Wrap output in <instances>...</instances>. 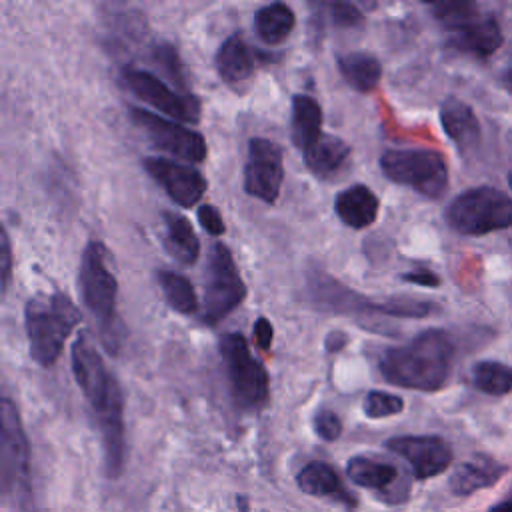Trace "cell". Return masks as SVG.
I'll use <instances>...</instances> for the list:
<instances>
[{
    "mask_svg": "<svg viewBox=\"0 0 512 512\" xmlns=\"http://www.w3.org/2000/svg\"><path fill=\"white\" fill-rule=\"evenodd\" d=\"M502 30L492 14H482L480 8L448 30V44L464 54L478 58L492 56L502 46Z\"/></svg>",
    "mask_w": 512,
    "mask_h": 512,
    "instance_id": "cell-15",
    "label": "cell"
},
{
    "mask_svg": "<svg viewBox=\"0 0 512 512\" xmlns=\"http://www.w3.org/2000/svg\"><path fill=\"white\" fill-rule=\"evenodd\" d=\"M252 332H254V342H256V346H258L260 350H264V352L270 350L272 338H274V328H272V324L268 322V318L260 316V318L254 322Z\"/></svg>",
    "mask_w": 512,
    "mask_h": 512,
    "instance_id": "cell-35",
    "label": "cell"
},
{
    "mask_svg": "<svg viewBox=\"0 0 512 512\" xmlns=\"http://www.w3.org/2000/svg\"><path fill=\"white\" fill-rule=\"evenodd\" d=\"M504 474V466L486 456H476L456 466L450 476V488L458 496H468L480 488L494 484Z\"/></svg>",
    "mask_w": 512,
    "mask_h": 512,
    "instance_id": "cell-21",
    "label": "cell"
},
{
    "mask_svg": "<svg viewBox=\"0 0 512 512\" xmlns=\"http://www.w3.org/2000/svg\"><path fill=\"white\" fill-rule=\"evenodd\" d=\"M384 176L400 186L436 200L448 188V166L440 152L430 148H392L380 156Z\"/></svg>",
    "mask_w": 512,
    "mask_h": 512,
    "instance_id": "cell-7",
    "label": "cell"
},
{
    "mask_svg": "<svg viewBox=\"0 0 512 512\" xmlns=\"http://www.w3.org/2000/svg\"><path fill=\"white\" fill-rule=\"evenodd\" d=\"M334 210L342 224L354 230H362L376 222L380 202L368 186L354 184L338 192L334 198Z\"/></svg>",
    "mask_w": 512,
    "mask_h": 512,
    "instance_id": "cell-19",
    "label": "cell"
},
{
    "mask_svg": "<svg viewBox=\"0 0 512 512\" xmlns=\"http://www.w3.org/2000/svg\"><path fill=\"white\" fill-rule=\"evenodd\" d=\"M130 116L144 130V134L156 148L176 158H182L190 164L202 162L206 158L208 146L200 132L186 128L178 120H168L144 108H132Z\"/></svg>",
    "mask_w": 512,
    "mask_h": 512,
    "instance_id": "cell-10",
    "label": "cell"
},
{
    "mask_svg": "<svg viewBox=\"0 0 512 512\" xmlns=\"http://www.w3.org/2000/svg\"><path fill=\"white\" fill-rule=\"evenodd\" d=\"M472 382L484 394L504 396L512 392V368L496 360L476 362L472 366Z\"/></svg>",
    "mask_w": 512,
    "mask_h": 512,
    "instance_id": "cell-28",
    "label": "cell"
},
{
    "mask_svg": "<svg viewBox=\"0 0 512 512\" xmlns=\"http://www.w3.org/2000/svg\"><path fill=\"white\" fill-rule=\"evenodd\" d=\"M220 356L234 400L246 410L262 408L270 396V378L264 366L252 356L246 338L238 332L226 334L220 340Z\"/></svg>",
    "mask_w": 512,
    "mask_h": 512,
    "instance_id": "cell-8",
    "label": "cell"
},
{
    "mask_svg": "<svg viewBox=\"0 0 512 512\" xmlns=\"http://www.w3.org/2000/svg\"><path fill=\"white\" fill-rule=\"evenodd\" d=\"M156 60L158 64L174 78V82H178L180 88H184V76H182V66L178 60L176 50L170 44H160L156 46Z\"/></svg>",
    "mask_w": 512,
    "mask_h": 512,
    "instance_id": "cell-33",
    "label": "cell"
},
{
    "mask_svg": "<svg viewBox=\"0 0 512 512\" xmlns=\"http://www.w3.org/2000/svg\"><path fill=\"white\" fill-rule=\"evenodd\" d=\"M338 70L346 84L356 92H370L382 76V64L368 52H348L338 56Z\"/></svg>",
    "mask_w": 512,
    "mask_h": 512,
    "instance_id": "cell-24",
    "label": "cell"
},
{
    "mask_svg": "<svg viewBox=\"0 0 512 512\" xmlns=\"http://www.w3.org/2000/svg\"><path fill=\"white\" fill-rule=\"evenodd\" d=\"M158 284L162 288V294L168 302V306L180 314H192L198 308V298L194 292V286L188 278L176 272L162 270L158 272Z\"/></svg>",
    "mask_w": 512,
    "mask_h": 512,
    "instance_id": "cell-27",
    "label": "cell"
},
{
    "mask_svg": "<svg viewBox=\"0 0 512 512\" xmlns=\"http://www.w3.org/2000/svg\"><path fill=\"white\" fill-rule=\"evenodd\" d=\"M328 8H330L332 22H334L336 26L350 28V26H358V24L364 20V14L360 12V8H358L356 4H350V2H332Z\"/></svg>",
    "mask_w": 512,
    "mask_h": 512,
    "instance_id": "cell-32",
    "label": "cell"
},
{
    "mask_svg": "<svg viewBox=\"0 0 512 512\" xmlns=\"http://www.w3.org/2000/svg\"><path fill=\"white\" fill-rule=\"evenodd\" d=\"M296 482H298V488L304 494H308V496H316V498H342V500L350 502V498L344 492V486L340 482V476L326 462H320V460L308 462L298 472Z\"/></svg>",
    "mask_w": 512,
    "mask_h": 512,
    "instance_id": "cell-25",
    "label": "cell"
},
{
    "mask_svg": "<svg viewBox=\"0 0 512 512\" xmlns=\"http://www.w3.org/2000/svg\"><path fill=\"white\" fill-rule=\"evenodd\" d=\"M434 18L446 28H454L456 24H460L466 16H470L472 12L478 10V6L474 2H436L430 6Z\"/></svg>",
    "mask_w": 512,
    "mask_h": 512,
    "instance_id": "cell-30",
    "label": "cell"
},
{
    "mask_svg": "<svg viewBox=\"0 0 512 512\" xmlns=\"http://www.w3.org/2000/svg\"><path fill=\"white\" fill-rule=\"evenodd\" d=\"M402 280L404 282H410V284H420V286H438L440 284V278L432 272V270H412V272H406L402 274Z\"/></svg>",
    "mask_w": 512,
    "mask_h": 512,
    "instance_id": "cell-37",
    "label": "cell"
},
{
    "mask_svg": "<svg viewBox=\"0 0 512 512\" xmlns=\"http://www.w3.org/2000/svg\"><path fill=\"white\" fill-rule=\"evenodd\" d=\"M122 80L130 92H134L142 102L156 108L158 112L176 118L180 122H198L200 104L194 96L182 94L168 86L162 78L148 70L140 68H124Z\"/></svg>",
    "mask_w": 512,
    "mask_h": 512,
    "instance_id": "cell-11",
    "label": "cell"
},
{
    "mask_svg": "<svg viewBox=\"0 0 512 512\" xmlns=\"http://www.w3.org/2000/svg\"><path fill=\"white\" fill-rule=\"evenodd\" d=\"M454 344L444 330L430 328L410 342L386 348L378 360L380 374L394 386L432 392L446 384Z\"/></svg>",
    "mask_w": 512,
    "mask_h": 512,
    "instance_id": "cell-2",
    "label": "cell"
},
{
    "mask_svg": "<svg viewBox=\"0 0 512 512\" xmlns=\"http://www.w3.org/2000/svg\"><path fill=\"white\" fill-rule=\"evenodd\" d=\"M490 512H512V504L510 502H500Z\"/></svg>",
    "mask_w": 512,
    "mask_h": 512,
    "instance_id": "cell-38",
    "label": "cell"
},
{
    "mask_svg": "<svg viewBox=\"0 0 512 512\" xmlns=\"http://www.w3.org/2000/svg\"><path fill=\"white\" fill-rule=\"evenodd\" d=\"M506 80H508V84L512 86V64H510V68H508V74H506Z\"/></svg>",
    "mask_w": 512,
    "mask_h": 512,
    "instance_id": "cell-40",
    "label": "cell"
},
{
    "mask_svg": "<svg viewBox=\"0 0 512 512\" xmlns=\"http://www.w3.org/2000/svg\"><path fill=\"white\" fill-rule=\"evenodd\" d=\"M294 24H296V18H294L292 8L282 2L266 4V6L258 8L254 14L256 34L268 46H276V44L284 42L290 36Z\"/></svg>",
    "mask_w": 512,
    "mask_h": 512,
    "instance_id": "cell-26",
    "label": "cell"
},
{
    "mask_svg": "<svg viewBox=\"0 0 512 512\" xmlns=\"http://www.w3.org/2000/svg\"><path fill=\"white\" fill-rule=\"evenodd\" d=\"M142 166L152 180L162 186L168 198L182 208H192L198 204L208 188L206 178L192 164L150 156L142 160Z\"/></svg>",
    "mask_w": 512,
    "mask_h": 512,
    "instance_id": "cell-13",
    "label": "cell"
},
{
    "mask_svg": "<svg viewBox=\"0 0 512 512\" xmlns=\"http://www.w3.org/2000/svg\"><path fill=\"white\" fill-rule=\"evenodd\" d=\"M198 222L212 236H222L226 230V224H224L218 208L212 204H202L198 208Z\"/></svg>",
    "mask_w": 512,
    "mask_h": 512,
    "instance_id": "cell-34",
    "label": "cell"
},
{
    "mask_svg": "<svg viewBox=\"0 0 512 512\" xmlns=\"http://www.w3.org/2000/svg\"><path fill=\"white\" fill-rule=\"evenodd\" d=\"M10 270H12V250H10V236L6 230H2V294L8 290L10 282Z\"/></svg>",
    "mask_w": 512,
    "mask_h": 512,
    "instance_id": "cell-36",
    "label": "cell"
},
{
    "mask_svg": "<svg viewBox=\"0 0 512 512\" xmlns=\"http://www.w3.org/2000/svg\"><path fill=\"white\" fill-rule=\"evenodd\" d=\"M164 248L172 258H176L182 264L196 262L200 254V242L196 232L192 230V224L188 218L176 212H164Z\"/></svg>",
    "mask_w": 512,
    "mask_h": 512,
    "instance_id": "cell-22",
    "label": "cell"
},
{
    "mask_svg": "<svg viewBox=\"0 0 512 512\" xmlns=\"http://www.w3.org/2000/svg\"><path fill=\"white\" fill-rule=\"evenodd\" d=\"M78 322L80 310L68 294L50 292L30 298L24 308L30 358L44 368L52 366Z\"/></svg>",
    "mask_w": 512,
    "mask_h": 512,
    "instance_id": "cell-3",
    "label": "cell"
},
{
    "mask_svg": "<svg viewBox=\"0 0 512 512\" xmlns=\"http://www.w3.org/2000/svg\"><path fill=\"white\" fill-rule=\"evenodd\" d=\"M72 374L88 400L98 430L102 434L104 464L110 478L120 476L124 468V396L116 376L108 370L104 358L86 334H80L70 354Z\"/></svg>",
    "mask_w": 512,
    "mask_h": 512,
    "instance_id": "cell-1",
    "label": "cell"
},
{
    "mask_svg": "<svg viewBox=\"0 0 512 512\" xmlns=\"http://www.w3.org/2000/svg\"><path fill=\"white\" fill-rule=\"evenodd\" d=\"M284 180L282 148L268 138H252L244 164V190L264 204H274Z\"/></svg>",
    "mask_w": 512,
    "mask_h": 512,
    "instance_id": "cell-12",
    "label": "cell"
},
{
    "mask_svg": "<svg viewBox=\"0 0 512 512\" xmlns=\"http://www.w3.org/2000/svg\"><path fill=\"white\" fill-rule=\"evenodd\" d=\"M314 432L322 440L334 442L342 434V422H340V418L332 410H320L314 416Z\"/></svg>",
    "mask_w": 512,
    "mask_h": 512,
    "instance_id": "cell-31",
    "label": "cell"
},
{
    "mask_svg": "<svg viewBox=\"0 0 512 512\" xmlns=\"http://www.w3.org/2000/svg\"><path fill=\"white\" fill-rule=\"evenodd\" d=\"M254 68L256 60L246 40L240 34H230L216 52V70L220 78L234 90H240L242 84L250 82Z\"/></svg>",
    "mask_w": 512,
    "mask_h": 512,
    "instance_id": "cell-18",
    "label": "cell"
},
{
    "mask_svg": "<svg viewBox=\"0 0 512 512\" xmlns=\"http://www.w3.org/2000/svg\"><path fill=\"white\" fill-rule=\"evenodd\" d=\"M362 408L368 418H388L404 410V400L390 392L372 390L366 394Z\"/></svg>",
    "mask_w": 512,
    "mask_h": 512,
    "instance_id": "cell-29",
    "label": "cell"
},
{
    "mask_svg": "<svg viewBox=\"0 0 512 512\" xmlns=\"http://www.w3.org/2000/svg\"><path fill=\"white\" fill-rule=\"evenodd\" d=\"M292 140L300 152L308 150L320 140L322 132V108L306 94H294L292 98Z\"/></svg>",
    "mask_w": 512,
    "mask_h": 512,
    "instance_id": "cell-20",
    "label": "cell"
},
{
    "mask_svg": "<svg viewBox=\"0 0 512 512\" xmlns=\"http://www.w3.org/2000/svg\"><path fill=\"white\" fill-rule=\"evenodd\" d=\"M246 298V284L238 272L232 252L226 244L216 242L206 262L204 288V322L214 326L232 314Z\"/></svg>",
    "mask_w": 512,
    "mask_h": 512,
    "instance_id": "cell-9",
    "label": "cell"
},
{
    "mask_svg": "<svg viewBox=\"0 0 512 512\" xmlns=\"http://www.w3.org/2000/svg\"><path fill=\"white\" fill-rule=\"evenodd\" d=\"M440 124L460 154H468L480 144V122L474 110L460 98L448 96L440 104Z\"/></svg>",
    "mask_w": 512,
    "mask_h": 512,
    "instance_id": "cell-17",
    "label": "cell"
},
{
    "mask_svg": "<svg viewBox=\"0 0 512 512\" xmlns=\"http://www.w3.org/2000/svg\"><path fill=\"white\" fill-rule=\"evenodd\" d=\"M508 142H510V148H512V132L508 134ZM508 186L512 188V166H510V170H508Z\"/></svg>",
    "mask_w": 512,
    "mask_h": 512,
    "instance_id": "cell-39",
    "label": "cell"
},
{
    "mask_svg": "<svg viewBox=\"0 0 512 512\" xmlns=\"http://www.w3.org/2000/svg\"><path fill=\"white\" fill-rule=\"evenodd\" d=\"M446 224L464 236H482L512 228V196L494 188L478 186L458 194L444 212Z\"/></svg>",
    "mask_w": 512,
    "mask_h": 512,
    "instance_id": "cell-6",
    "label": "cell"
},
{
    "mask_svg": "<svg viewBox=\"0 0 512 512\" xmlns=\"http://www.w3.org/2000/svg\"><path fill=\"white\" fill-rule=\"evenodd\" d=\"M346 472L354 484L380 492V498L386 502L398 504L408 498L410 484L402 480L398 468L388 462H380L368 456H354L348 460Z\"/></svg>",
    "mask_w": 512,
    "mask_h": 512,
    "instance_id": "cell-16",
    "label": "cell"
},
{
    "mask_svg": "<svg viewBox=\"0 0 512 512\" xmlns=\"http://www.w3.org/2000/svg\"><path fill=\"white\" fill-rule=\"evenodd\" d=\"M386 448L404 458L418 480L438 476L452 462V450L440 436H394Z\"/></svg>",
    "mask_w": 512,
    "mask_h": 512,
    "instance_id": "cell-14",
    "label": "cell"
},
{
    "mask_svg": "<svg viewBox=\"0 0 512 512\" xmlns=\"http://www.w3.org/2000/svg\"><path fill=\"white\" fill-rule=\"evenodd\" d=\"M80 296L90 314L98 320L102 338L110 350H116L114 326H116V296L118 282L108 266V250L102 242L90 240L82 252L78 272Z\"/></svg>",
    "mask_w": 512,
    "mask_h": 512,
    "instance_id": "cell-4",
    "label": "cell"
},
{
    "mask_svg": "<svg viewBox=\"0 0 512 512\" xmlns=\"http://www.w3.org/2000/svg\"><path fill=\"white\" fill-rule=\"evenodd\" d=\"M302 156L304 164L312 174H316L318 178H326L344 166L350 156V146L342 138L322 134L316 144L302 152Z\"/></svg>",
    "mask_w": 512,
    "mask_h": 512,
    "instance_id": "cell-23",
    "label": "cell"
},
{
    "mask_svg": "<svg viewBox=\"0 0 512 512\" xmlns=\"http://www.w3.org/2000/svg\"><path fill=\"white\" fill-rule=\"evenodd\" d=\"M2 498L14 512H30V448L16 404L2 398Z\"/></svg>",
    "mask_w": 512,
    "mask_h": 512,
    "instance_id": "cell-5",
    "label": "cell"
}]
</instances>
